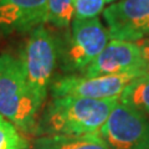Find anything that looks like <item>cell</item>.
I'll return each mask as SVG.
<instances>
[{
    "mask_svg": "<svg viewBox=\"0 0 149 149\" xmlns=\"http://www.w3.org/2000/svg\"><path fill=\"white\" fill-rule=\"evenodd\" d=\"M129 72H147V62L139 41L113 40L97 56L96 60L80 74L83 76H102Z\"/></svg>",
    "mask_w": 149,
    "mask_h": 149,
    "instance_id": "obj_8",
    "label": "cell"
},
{
    "mask_svg": "<svg viewBox=\"0 0 149 149\" xmlns=\"http://www.w3.org/2000/svg\"><path fill=\"white\" fill-rule=\"evenodd\" d=\"M29 143L11 122L0 116V149H29Z\"/></svg>",
    "mask_w": 149,
    "mask_h": 149,
    "instance_id": "obj_13",
    "label": "cell"
},
{
    "mask_svg": "<svg viewBox=\"0 0 149 149\" xmlns=\"http://www.w3.org/2000/svg\"><path fill=\"white\" fill-rule=\"evenodd\" d=\"M47 0H0V31L25 34L44 25Z\"/></svg>",
    "mask_w": 149,
    "mask_h": 149,
    "instance_id": "obj_9",
    "label": "cell"
},
{
    "mask_svg": "<svg viewBox=\"0 0 149 149\" xmlns=\"http://www.w3.org/2000/svg\"><path fill=\"white\" fill-rule=\"evenodd\" d=\"M111 41L108 29L98 17L72 20L71 34L60 39L58 67L70 73H82Z\"/></svg>",
    "mask_w": 149,
    "mask_h": 149,
    "instance_id": "obj_4",
    "label": "cell"
},
{
    "mask_svg": "<svg viewBox=\"0 0 149 149\" xmlns=\"http://www.w3.org/2000/svg\"><path fill=\"white\" fill-rule=\"evenodd\" d=\"M102 14L111 39L137 42L149 37V0H117Z\"/></svg>",
    "mask_w": 149,
    "mask_h": 149,
    "instance_id": "obj_7",
    "label": "cell"
},
{
    "mask_svg": "<svg viewBox=\"0 0 149 149\" xmlns=\"http://www.w3.org/2000/svg\"><path fill=\"white\" fill-rule=\"evenodd\" d=\"M107 3H113V1H116V0H106Z\"/></svg>",
    "mask_w": 149,
    "mask_h": 149,
    "instance_id": "obj_16",
    "label": "cell"
},
{
    "mask_svg": "<svg viewBox=\"0 0 149 149\" xmlns=\"http://www.w3.org/2000/svg\"><path fill=\"white\" fill-rule=\"evenodd\" d=\"M119 100L51 97L39 116L36 137L85 136L100 132Z\"/></svg>",
    "mask_w": 149,
    "mask_h": 149,
    "instance_id": "obj_1",
    "label": "cell"
},
{
    "mask_svg": "<svg viewBox=\"0 0 149 149\" xmlns=\"http://www.w3.org/2000/svg\"><path fill=\"white\" fill-rule=\"evenodd\" d=\"M74 0H47L46 22L57 29H67L73 20Z\"/></svg>",
    "mask_w": 149,
    "mask_h": 149,
    "instance_id": "obj_12",
    "label": "cell"
},
{
    "mask_svg": "<svg viewBox=\"0 0 149 149\" xmlns=\"http://www.w3.org/2000/svg\"><path fill=\"white\" fill-rule=\"evenodd\" d=\"M19 58L34 98L37 104L42 107L58 66L60 37L54 35L44 25L36 27L30 32Z\"/></svg>",
    "mask_w": 149,
    "mask_h": 149,
    "instance_id": "obj_3",
    "label": "cell"
},
{
    "mask_svg": "<svg viewBox=\"0 0 149 149\" xmlns=\"http://www.w3.org/2000/svg\"><path fill=\"white\" fill-rule=\"evenodd\" d=\"M100 136L109 149H149V117L118 102Z\"/></svg>",
    "mask_w": 149,
    "mask_h": 149,
    "instance_id": "obj_6",
    "label": "cell"
},
{
    "mask_svg": "<svg viewBox=\"0 0 149 149\" xmlns=\"http://www.w3.org/2000/svg\"><path fill=\"white\" fill-rule=\"evenodd\" d=\"M144 73L129 72L102 76L70 73L56 77L50 86L51 97H80L90 100H119L125 87Z\"/></svg>",
    "mask_w": 149,
    "mask_h": 149,
    "instance_id": "obj_5",
    "label": "cell"
},
{
    "mask_svg": "<svg viewBox=\"0 0 149 149\" xmlns=\"http://www.w3.org/2000/svg\"><path fill=\"white\" fill-rule=\"evenodd\" d=\"M142 49H143V54H144V58H146L147 62V72L149 73V37L148 39H143L139 41Z\"/></svg>",
    "mask_w": 149,
    "mask_h": 149,
    "instance_id": "obj_15",
    "label": "cell"
},
{
    "mask_svg": "<svg viewBox=\"0 0 149 149\" xmlns=\"http://www.w3.org/2000/svg\"><path fill=\"white\" fill-rule=\"evenodd\" d=\"M41 107L26 81L19 57L0 55V116L26 134H34Z\"/></svg>",
    "mask_w": 149,
    "mask_h": 149,
    "instance_id": "obj_2",
    "label": "cell"
},
{
    "mask_svg": "<svg viewBox=\"0 0 149 149\" xmlns=\"http://www.w3.org/2000/svg\"><path fill=\"white\" fill-rule=\"evenodd\" d=\"M106 0H74L73 20H88L95 19L103 13Z\"/></svg>",
    "mask_w": 149,
    "mask_h": 149,
    "instance_id": "obj_14",
    "label": "cell"
},
{
    "mask_svg": "<svg viewBox=\"0 0 149 149\" xmlns=\"http://www.w3.org/2000/svg\"><path fill=\"white\" fill-rule=\"evenodd\" d=\"M119 102L149 117V73H144L125 87Z\"/></svg>",
    "mask_w": 149,
    "mask_h": 149,
    "instance_id": "obj_11",
    "label": "cell"
},
{
    "mask_svg": "<svg viewBox=\"0 0 149 149\" xmlns=\"http://www.w3.org/2000/svg\"><path fill=\"white\" fill-rule=\"evenodd\" d=\"M30 149H109L100 132L85 136L36 137Z\"/></svg>",
    "mask_w": 149,
    "mask_h": 149,
    "instance_id": "obj_10",
    "label": "cell"
}]
</instances>
